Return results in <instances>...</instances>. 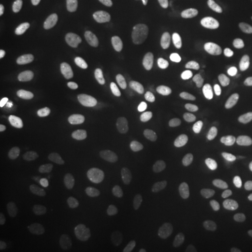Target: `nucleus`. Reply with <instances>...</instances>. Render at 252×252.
I'll return each mask as SVG.
<instances>
[{
  "mask_svg": "<svg viewBox=\"0 0 252 252\" xmlns=\"http://www.w3.org/2000/svg\"><path fill=\"white\" fill-rule=\"evenodd\" d=\"M155 198L162 209L173 214H187L194 207V202L188 194L170 188L157 189Z\"/></svg>",
  "mask_w": 252,
  "mask_h": 252,
  "instance_id": "nucleus-1",
  "label": "nucleus"
},
{
  "mask_svg": "<svg viewBox=\"0 0 252 252\" xmlns=\"http://www.w3.org/2000/svg\"><path fill=\"white\" fill-rule=\"evenodd\" d=\"M131 81L140 93L153 95L163 82L161 74L146 65H137L131 72Z\"/></svg>",
  "mask_w": 252,
  "mask_h": 252,
  "instance_id": "nucleus-2",
  "label": "nucleus"
},
{
  "mask_svg": "<svg viewBox=\"0 0 252 252\" xmlns=\"http://www.w3.org/2000/svg\"><path fill=\"white\" fill-rule=\"evenodd\" d=\"M186 34L189 40L197 46L217 44L221 38L219 27L208 22H196L186 28Z\"/></svg>",
  "mask_w": 252,
  "mask_h": 252,
  "instance_id": "nucleus-3",
  "label": "nucleus"
},
{
  "mask_svg": "<svg viewBox=\"0 0 252 252\" xmlns=\"http://www.w3.org/2000/svg\"><path fill=\"white\" fill-rule=\"evenodd\" d=\"M122 143L128 154L133 158H140L147 153V146L141 132L133 126L122 128Z\"/></svg>",
  "mask_w": 252,
  "mask_h": 252,
  "instance_id": "nucleus-4",
  "label": "nucleus"
},
{
  "mask_svg": "<svg viewBox=\"0 0 252 252\" xmlns=\"http://www.w3.org/2000/svg\"><path fill=\"white\" fill-rule=\"evenodd\" d=\"M116 33L112 27H105L91 40L87 54L92 59H96L108 54L114 45Z\"/></svg>",
  "mask_w": 252,
  "mask_h": 252,
  "instance_id": "nucleus-5",
  "label": "nucleus"
},
{
  "mask_svg": "<svg viewBox=\"0 0 252 252\" xmlns=\"http://www.w3.org/2000/svg\"><path fill=\"white\" fill-rule=\"evenodd\" d=\"M172 81L181 92L192 94L197 90V81L186 65L180 62H173L169 66Z\"/></svg>",
  "mask_w": 252,
  "mask_h": 252,
  "instance_id": "nucleus-6",
  "label": "nucleus"
},
{
  "mask_svg": "<svg viewBox=\"0 0 252 252\" xmlns=\"http://www.w3.org/2000/svg\"><path fill=\"white\" fill-rule=\"evenodd\" d=\"M169 234L157 228H149L142 230L136 236V242L145 250L161 249L169 242Z\"/></svg>",
  "mask_w": 252,
  "mask_h": 252,
  "instance_id": "nucleus-7",
  "label": "nucleus"
},
{
  "mask_svg": "<svg viewBox=\"0 0 252 252\" xmlns=\"http://www.w3.org/2000/svg\"><path fill=\"white\" fill-rule=\"evenodd\" d=\"M67 153V147L62 141H51L40 146L36 153L39 162L53 163L62 161Z\"/></svg>",
  "mask_w": 252,
  "mask_h": 252,
  "instance_id": "nucleus-8",
  "label": "nucleus"
},
{
  "mask_svg": "<svg viewBox=\"0 0 252 252\" xmlns=\"http://www.w3.org/2000/svg\"><path fill=\"white\" fill-rule=\"evenodd\" d=\"M67 120V112L63 108H51L37 114L33 125L37 129H51L62 126Z\"/></svg>",
  "mask_w": 252,
  "mask_h": 252,
  "instance_id": "nucleus-9",
  "label": "nucleus"
},
{
  "mask_svg": "<svg viewBox=\"0 0 252 252\" xmlns=\"http://www.w3.org/2000/svg\"><path fill=\"white\" fill-rule=\"evenodd\" d=\"M222 82L229 99L236 104L241 103L246 95V86L241 77L237 73H226L223 76Z\"/></svg>",
  "mask_w": 252,
  "mask_h": 252,
  "instance_id": "nucleus-10",
  "label": "nucleus"
},
{
  "mask_svg": "<svg viewBox=\"0 0 252 252\" xmlns=\"http://www.w3.org/2000/svg\"><path fill=\"white\" fill-rule=\"evenodd\" d=\"M34 190L37 194L49 199H61L67 193L63 184L49 180H39L34 183Z\"/></svg>",
  "mask_w": 252,
  "mask_h": 252,
  "instance_id": "nucleus-11",
  "label": "nucleus"
},
{
  "mask_svg": "<svg viewBox=\"0 0 252 252\" xmlns=\"http://www.w3.org/2000/svg\"><path fill=\"white\" fill-rule=\"evenodd\" d=\"M17 240L21 249L25 252H46L45 242L38 234L22 230L19 232Z\"/></svg>",
  "mask_w": 252,
  "mask_h": 252,
  "instance_id": "nucleus-12",
  "label": "nucleus"
},
{
  "mask_svg": "<svg viewBox=\"0 0 252 252\" xmlns=\"http://www.w3.org/2000/svg\"><path fill=\"white\" fill-rule=\"evenodd\" d=\"M189 151L190 157L192 158V160L198 167L204 170L209 168L210 160L207 156L205 142L201 137L194 136L190 139Z\"/></svg>",
  "mask_w": 252,
  "mask_h": 252,
  "instance_id": "nucleus-13",
  "label": "nucleus"
},
{
  "mask_svg": "<svg viewBox=\"0 0 252 252\" xmlns=\"http://www.w3.org/2000/svg\"><path fill=\"white\" fill-rule=\"evenodd\" d=\"M60 53L59 47L56 45L46 46L34 54L30 65L35 70H41L47 67Z\"/></svg>",
  "mask_w": 252,
  "mask_h": 252,
  "instance_id": "nucleus-14",
  "label": "nucleus"
},
{
  "mask_svg": "<svg viewBox=\"0 0 252 252\" xmlns=\"http://www.w3.org/2000/svg\"><path fill=\"white\" fill-rule=\"evenodd\" d=\"M133 13L135 20L139 24H149L155 14L154 0H133Z\"/></svg>",
  "mask_w": 252,
  "mask_h": 252,
  "instance_id": "nucleus-15",
  "label": "nucleus"
},
{
  "mask_svg": "<svg viewBox=\"0 0 252 252\" xmlns=\"http://www.w3.org/2000/svg\"><path fill=\"white\" fill-rule=\"evenodd\" d=\"M232 159L236 169L245 179L252 177V162L249 154L244 150L237 148L232 153Z\"/></svg>",
  "mask_w": 252,
  "mask_h": 252,
  "instance_id": "nucleus-16",
  "label": "nucleus"
},
{
  "mask_svg": "<svg viewBox=\"0 0 252 252\" xmlns=\"http://www.w3.org/2000/svg\"><path fill=\"white\" fill-rule=\"evenodd\" d=\"M150 126L159 135L170 138L176 135V130L171 123L161 114H153L149 119Z\"/></svg>",
  "mask_w": 252,
  "mask_h": 252,
  "instance_id": "nucleus-17",
  "label": "nucleus"
},
{
  "mask_svg": "<svg viewBox=\"0 0 252 252\" xmlns=\"http://www.w3.org/2000/svg\"><path fill=\"white\" fill-rule=\"evenodd\" d=\"M45 10L44 0H32L27 5L25 18L29 26H35L42 18Z\"/></svg>",
  "mask_w": 252,
  "mask_h": 252,
  "instance_id": "nucleus-18",
  "label": "nucleus"
},
{
  "mask_svg": "<svg viewBox=\"0 0 252 252\" xmlns=\"http://www.w3.org/2000/svg\"><path fill=\"white\" fill-rule=\"evenodd\" d=\"M100 225H101V220L99 217L94 214H91L89 216L79 219L75 222L74 227L79 234H86L94 233L95 231L98 230Z\"/></svg>",
  "mask_w": 252,
  "mask_h": 252,
  "instance_id": "nucleus-19",
  "label": "nucleus"
},
{
  "mask_svg": "<svg viewBox=\"0 0 252 252\" xmlns=\"http://www.w3.org/2000/svg\"><path fill=\"white\" fill-rule=\"evenodd\" d=\"M220 177L227 189L234 193H239L242 190L241 183L236 177L234 170L228 164H223L220 167Z\"/></svg>",
  "mask_w": 252,
  "mask_h": 252,
  "instance_id": "nucleus-20",
  "label": "nucleus"
},
{
  "mask_svg": "<svg viewBox=\"0 0 252 252\" xmlns=\"http://www.w3.org/2000/svg\"><path fill=\"white\" fill-rule=\"evenodd\" d=\"M233 252H252V236L239 234L235 236L233 244Z\"/></svg>",
  "mask_w": 252,
  "mask_h": 252,
  "instance_id": "nucleus-21",
  "label": "nucleus"
},
{
  "mask_svg": "<svg viewBox=\"0 0 252 252\" xmlns=\"http://www.w3.org/2000/svg\"><path fill=\"white\" fill-rule=\"evenodd\" d=\"M198 2L206 9L215 13H222L225 9L222 0H198Z\"/></svg>",
  "mask_w": 252,
  "mask_h": 252,
  "instance_id": "nucleus-22",
  "label": "nucleus"
},
{
  "mask_svg": "<svg viewBox=\"0 0 252 252\" xmlns=\"http://www.w3.org/2000/svg\"><path fill=\"white\" fill-rule=\"evenodd\" d=\"M135 171L138 176L143 179H153L156 176V170L148 163H138L135 166Z\"/></svg>",
  "mask_w": 252,
  "mask_h": 252,
  "instance_id": "nucleus-23",
  "label": "nucleus"
},
{
  "mask_svg": "<svg viewBox=\"0 0 252 252\" xmlns=\"http://www.w3.org/2000/svg\"><path fill=\"white\" fill-rule=\"evenodd\" d=\"M16 196L10 194V195H7L6 197L1 200L0 203V213L1 215H5L9 209L12 207V206L15 204L16 202Z\"/></svg>",
  "mask_w": 252,
  "mask_h": 252,
  "instance_id": "nucleus-24",
  "label": "nucleus"
},
{
  "mask_svg": "<svg viewBox=\"0 0 252 252\" xmlns=\"http://www.w3.org/2000/svg\"><path fill=\"white\" fill-rule=\"evenodd\" d=\"M81 0H63V5L64 9L69 11L75 10L79 7Z\"/></svg>",
  "mask_w": 252,
  "mask_h": 252,
  "instance_id": "nucleus-25",
  "label": "nucleus"
},
{
  "mask_svg": "<svg viewBox=\"0 0 252 252\" xmlns=\"http://www.w3.org/2000/svg\"><path fill=\"white\" fill-rule=\"evenodd\" d=\"M9 15L5 9H0V31H4L8 26Z\"/></svg>",
  "mask_w": 252,
  "mask_h": 252,
  "instance_id": "nucleus-26",
  "label": "nucleus"
},
{
  "mask_svg": "<svg viewBox=\"0 0 252 252\" xmlns=\"http://www.w3.org/2000/svg\"><path fill=\"white\" fill-rule=\"evenodd\" d=\"M10 109V103L8 100H0V116L4 117L9 113Z\"/></svg>",
  "mask_w": 252,
  "mask_h": 252,
  "instance_id": "nucleus-27",
  "label": "nucleus"
},
{
  "mask_svg": "<svg viewBox=\"0 0 252 252\" xmlns=\"http://www.w3.org/2000/svg\"><path fill=\"white\" fill-rule=\"evenodd\" d=\"M0 252H9V251H7V250H4V249H1V251Z\"/></svg>",
  "mask_w": 252,
  "mask_h": 252,
  "instance_id": "nucleus-28",
  "label": "nucleus"
}]
</instances>
